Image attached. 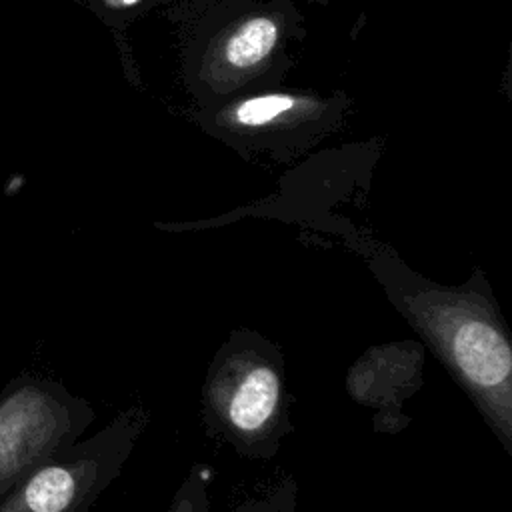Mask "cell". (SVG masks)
<instances>
[{
  "mask_svg": "<svg viewBox=\"0 0 512 512\" xmlns=\"http://www.w3.org/2000/svg\"><path fill=\"white\" fill-rule=\"evenodd\" d=\"M368 268L512 454V344L484 272L474 268L466 282L442 286L386 248L370 250Z\"/></svg>",
  "mask_w": 512,
  "mask_h": 512,
  "instance_id": "6da1fadb",
  "label": "cell"
},
{
  "mask_svg": "<svg viewBox=\"0 0 512 512\" xmlns=\"http://www.w3.org/2000/svg\"><path fill=\"white\" fill-rule=\"evenodd\" d=\"M206 432L248 460H270L292 430L284 354L252 328H234L202 384Z\"/></svg>",
  "mask_w": 512,
  "mask_h": 512,
  "instance_id": "3957f363",
  "label": "cell"
},
{
  "mask_svg": "<svg viewBox=\"0 0 512 512\" xmlns=\"http://www.w3.org/2000/svg\"><path fill=\"white\" fill-rule=\"evenodd\" d=\"M296 2V0H294ZM304 2H316V4H328L330 0H304Z\"/></svg>",
  "mask_w": 512,
  "mask_h": 512,
  "instance_id": "9c48e42d",
  "label": "cell"
},
{
  "mask_svg": "<svg viewBox=\"0 0 512 512\" xmlns=\"http://www.w3.org/2000/svg\"><path fill=\"white\" fill-rule=\"evenodd\" d=\"M354 98L344 90L272 86L190 106V120L244 158L290 162L342 130Z\"/></svg>",
  "mask_w": 512,
  "mask_h": 512,
  "instance_id": "277c9868",
  "label": "cell"
},
{
  "mask_svg": "<svg viewBox=\"0 0 512 512\" xmlns=\"http://www.w3.org/2000/svg\"><path fill=\"white\" fill-rule=\"evenodd\" d=\"M296 492V480L288 476L268 494L238 504L234 512H296Z\"/></svg>",
  "mask_w": 512,
  "mask_h": 512,
  "instance_id": "ba28073f",
  "label": "cell"
},
{
  "mask_svg": "<svg viewBox=\"0 0 512 512\" xmlns=\"http://www.w3.org/2000/svg\"><path fill=\"white\" fill-rule=\"evenodd\" d=\"M422 346L418 342H396L368 350L348 372V392L358 402L378 406H400L420 386Z\"/></svg>",
  "mask_w": 512,
  "mask_h": 512,
  "instance_id": "5b68a950",
  "label": "cell"
},
{
  "mask_svg": "<svg viewBox=\"0 0 512 512\" xmlns=\"http://www.w3.org/2000/svg\"><path fill=\"white\" fill-rule=\"evenodd\" d=\"M82 6H86L102 24H106L116 40L118 46L122 44V36H126L128 28L140 20L142 16L164 10L174 0H78Z\"/></svg>",
  "mask_w": 512,
  "mask_h": 512,
  "instance_id": "8992f818",
  "label": "cell"
},
{
  "mask_svg": "<svg viewBox=\"0 0 512 512\" xmlns=\"http://www.w3.org/2000/svg\"><path fill=\"white\" fill-rule=\"evenodd\" d=\"M208 480L210 470L206 466H194L176 490L168 512H210Z\"/></svg>",
  "mask_w": 512,
  "mask_h": 512,
  "instance_id": "52a82bcc",
  "label": "cell"
},
{
  "mask_svg": "<svg viewBox=\"0 0 512 512\" xmlns=\"http://www.w3.org/2000/svg\"><path fill=\"white\" fill-rule=\"evenodd\" d=\"M162 12L190 106L284 84L306 38L294 0H174Z\"/></svg>",
  "mask_w": 512,
  "mask_h": 512,
  "instance_id": "7a4b0ae2",
  "label": "cell"
}]
</instances>
